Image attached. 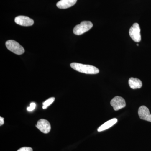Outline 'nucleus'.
<instances>
[{
  "mask_svg": "<svg viewBox=\"0 0 151 151\" xmlns=\"http://www.w3.org/2000/svg\"><path fill=\"white\" fill-rule=\"evenodd\" d=\"M70 66L76 71L86 74H95L99 72L98 68L93 65H85L77 63H70Z\"/></svg>",
  "mask_w": 151,
  "mask_h": 151,
  "instance_id": "f257e3e1",
  "label": "nucleus"
},
{
  "mask_svg": "<svg viewBox=\"0 0 151 151\" xmlns=\"http://www.w3.org/2000/svg\"><path fill=\"white\" fill-rule=\"evenodd\" d=\"M93 27L92 22L84 21L80 24L76 26L73 29V32L76 35H80L88 31Z\"/></svg>",
  "mask_w": 151,
  "mask_h": 151,
  "instance_id": "f03ea898",
  "label": "nucleus"
},
{
  "mask_svg": "<svg viewBox=\"0 0 151 151\" xmlns=\"http://www.w3.org/2000/svg\"><path fill=\"white\" fill-rule=\"evenodd\" d=\"M6 45L9 50L15 54L20 55L23 54L25 50L24 47L15 41H7L6 42Z\"/></svg>",
  "mask_w": 151,
  "mask_h": 151,
  "instance_id": "7ed1b4c3",
  "label": "nucleus"
},
{
  "mask_svg": "<svg viewBox=\"0 0 151 151\" xmlns=\"http://www.w3.org/2000/svg\"><path fill=\"white\" fill-rule=\"evenodd\" d=\"M140 28L137 23H135L130 29L129 34L131 37L134 41L139 42L141 40Z\"/></svg>",
  "mask_w": 151,
  "mask_h": 151,
  "instance_id": "20e7f679",
  "label": "nucleus"
},
{
  "mask_svg": "<svg viewBox=\"0 0 151 151\" xmlns=\"http://www.w3.org/2000/svg\"><path fill=\"white\" fill-rule=\"evenodd\" d=\"M111 105L115 111H117L125 108L126 103L123 97L116 96L111 100Z\"/></svg>",
  "mask_w": 151,
  "mask_h": 151,
  "instance_id": "39448f33",
  "label": "nucleus"
},
{
  "mask_svg": "<svg viewBox=\"0 0 151 151\" xmlns=\"http://www.w3.org/2000/svg\"><path fill=\"white\" fill-rule=\"evenodd\" d=\"M36 127L41 132L44 134L49 133L51 130L50 123L45 119H42L39 120Z\"/></svg>",
  "mask_w": 151,
  "mask_h": 151,
  "instance_id": "423d86ee",
  "label": "nucleus"
},
{
  "mask_svg": "<svg viewBox=\"0 0 151 151\" xmlns=\"http://www.w3.org/2000/svg\"><path fill=\"white\" fill-rule=\"evenodd\" d=\"M16 23L22 26L27 27L32 26L34 24V21L29 17L24 16H19L15 18Z\"/></svg>",
  "mask_w": 151,
  "mask_h": 151,
  "instance_id": "0eeeda50",
  "label": "nucleus"
},
{
  "mask_svg": "<svg viewBox=\"0 0 151 151\" xmlns=\"http://www.w3.org/2000/svg\"><path fill=\"white\" fill-rule=\"evenodd\" d=\"M138 115L141 119L151 122V114L148 108L145 106H142L138 110Z\"/></svg>",
  "mask_w": 151,
  "mask_h": 151,
  "instance_id": "6e6552de",
  "label": "nucleus"
},
{
  "mask_svg": "<svg viewBox=\"0 0 151 151\" xmlns=\"http://www.w3.org/2000/svg\"><path fill=\"white\" fill-rule=\"evenodd\" d=\"M77 0H60L57 3L56 6L58 8L66 9L75 4Z\"/></svg>",
  "mask_w": 151,
  "mask_h": 151,
  "instance_id": "1a4fd4ad",
  "label": "nucleus"
},
{
  "mask_svg": "<svg viewBox=\"0 0 151 151\" xmlns=\"http://www.w3.org/2000/svg\"><path fill=\"white\" fill-rule=\"evenodd\" d=\"M117 122H118V120L116 118L109 120L108 122H105V123H104V124L99 127L97 129V131L98 132H101L102 131H105V130L108 129L113 126V125H115L116 123H117Z\"/></svg>",
  "mask_w": 151,
  "mask_h": 151,
  "instance_id": "9d476101",
  "label": "nucleus"
},
{
  "mask_svg": "<svg viewBox=\"0 0 151 151\" xmlns=\"http://www.w3.org/2000/svg\"><path fill=\"white\" fill-rule=\"evenodd\" d=\"M129 84L130 87L134 89H140L142 86V83L140 79L133 77L129 79Z\"/></svg>",
  "mask_w": 151,
  "mask_h": 151,
  "instance_id": "9b49d317",
  "label": "nucleus"
},
{
  "mask_svg": "<svg viewBox=\"0 0 151 151\" xmlns=\"http://www.w3.org/2000/svg\"><path fill=\"white\" fill-rule=\"evenodd\" d=\"M55 100V98L54 97H52L49 98V99L46 100V101L43 102L42 108H43V109H46L49 106L51 105L52 103H53Z\"/></svg>",
  "mask_w": 151,
  "mask_h": 151,
  "instance_id": "f8f14e48",
  "label": "nucleus"
},
{
  "mask_svg": "<svg viewBox=\"0 0 151 151\" xmlns=\"http://www.w3.org/2000/svg\"><path fill=\"white\" fill-rule=\"evenodd\" d=\"M36 107V104L34 103H31L29 107L27 108V111H33L35 109Z\"/></svg>",
  "mask_w": 151,
  "mask_h": 151,
  "instance_id": "ddd939ff",
  "label": "nucleus"
},
{
  "mask_svg": "<svg viewBox=\"0 0 151 151\" xmlns=\"http://www.w3.org/2000/svg\"><path fill=\"white\" fill-rule=\"evenodd\" d=\"M17 151H33L32 149L29 147H24L19 149Z\"/></svg>",
  "mask_w": 151,
  "mask_h": 151,
  "instance_id": "4468645a",
  "label": "nucleus"
},
{
  "mask_svg": "<svg viewBox=\"0 0 151 151\" xmlns=\"http://www.w3.org/2000/svg\"><path fill=\"white\" fill-rule=\"evenodd\" d=\"M4 119L2 117H0V126H2L4 124Z\"/></svg>",
  "mask_w": 151,
  "mask_h": 151,
  "instance_id": "2eb2a0df",
  "label": "nucleus"
},
{
  "mask_svg": "<svg viewBox=\"0 0 151 151\" xmlns=\"http://www.w3.org/2000/svg\"><path fill=\"white\" fill-rule=\"evenodd\" d=\"M137 46H139V44H137Z\"/></svg>",
  "mask_w": 151,
  "mask_h": 151,
  "instance_id": "dca6fc26",
  "label": "nucleus"
}]
</instances>
